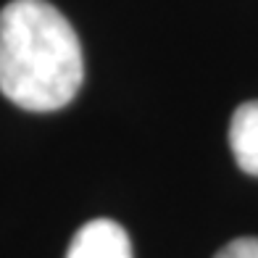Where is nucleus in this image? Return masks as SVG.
Returning a JSON list of instances; mask_svg holds the SVG:
<instances>
[{
    "label": "nucleus",
    "mask_w": 258,
    "mask_h": 258,
    "mask_svg": "<svg viewBox=\"0 0 258 258\" xmlns=\"http://www.w3.org/2000/svg\"><path fill=\"white\" fill-rule=\"evenodd\" d=\"M214 258H258V237H240L221 248Z\"/></svg>",
    "instance_id": "20e7f679"
},
{
    "label": "nucleus",
    "mask_w": 258,
    "mask_h": 258,
    "mask_svg": "<svg viewBox=\"0 0 258 258\" xmlns=\"http://www.w3.org/2000/svg\"><path fill=\"white\" fill-rule=\"evenodd\" d=\"M66 258H132V242L121 224L111 219H92L79 227Z\"/></svg>",
    "instance_id": "f03ea898"
},
{
    "label": "nucleus",
    "mask_w": 258,
    "mask_h": 258,
    "mask_svg": "<svg viewBox=\"0 0 258 258\" xmlns=\"http://www.w3.org/2000/svg\"><path fill=\"white\" fill-rule=\"evenodd\" d=\"M85 79L82 45L48 0H11L0 11V92L24 111L69 105Z\"/></svg>",
    "instance_id": "f257e3e1"
},
{
    "label": "nucleus",
    "mask_w": 258,
    "mask_h": 258,
    "mask_svg": "<svg viewBox=\"0 0 258 258\" xmlns=\"http://www.w3.org/2000/svg\"><path fill=\"white\" fill-rule=\"evenodd\" d=\"M229 145L237 166L250 177H258V100L242 103L232 113Z\"/></svg>",
    "instance_id": "7ed1b4c3"
}]
</instances>
